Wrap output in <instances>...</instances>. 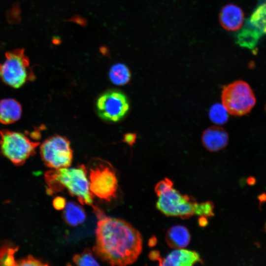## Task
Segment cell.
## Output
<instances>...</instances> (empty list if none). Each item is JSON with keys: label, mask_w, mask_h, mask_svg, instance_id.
I'll list each match as a JSON object with an SVG mask.
<instances>
[{"label": "cell", "mask_w": 266, "mask_h": 266, "mask_svg": "<svg viewBox=\"0 0 266 266\" xmlns=\"http://www.w3.org/2000/svg\"><path fill=\"white\" fill-rule=\"evenodd\" d=\"M149 259L153 261H158V262L161 259L160 253L157 251H152L149 255Z\"/></svg>", "instance_id": "obj_27"}, {"label": "cell", "mask_w": 266, "mask_h": 266, "mask_svg": "<svg viewBox=\"0 0 266 266\" xmlns=\"http://www.w3.org/2000/svg\"><path fill=\"white\" fill-rule=\"evenodd\" d=\"M244 14L237 5L229 4L224 6L220 13L219 20L221 26L226 30L235 31L242 26Z\"/></svg>", "instance_id": "obj_12"}, {"label": "cell", "mask_w": 266, "mask_h": 266, "mask_svg": "<svg viewBox=\"0 0 266 266\" xmlns=\"http://www.w3.org/2000/svg\"><path fill=\"white\" fill-rule=\"evenodd\" d=\"M197 203L193 197L172 187L158 196L156 207L167 216L187 219L195 215Z\"/></svg>", "instance_id": "obj_8"}, {"label": "cell", "mask_w": 266, "mask_h": 266, "mask_svg": "<svg viewBox=\"0 0 266 266\" xmlns=\"http://www.w3.org/2000/svg\"><path fill=\"white\" fill-rule=\"evenodd\" d=\"M191 235L186 227L175 225L170 228L166 234V241L170 248H184L190 243Z\"/></svg>", "instance_id": "obj_14"}, {"label": "cell", "mask_w": 266, "mask_h": 266, "mask_svg": "<svg viewBox=\"0 0 266 266\" xmlns=\"http://www.w3.org/2000/svg\"><path fill=\"white\" fill-rule=\"evenodd\" d=\"M201 141L203 146L211 152H217L224 148L229 142L227 132L218 126H211L202 133Z\"/></svg>", "instance_id": "obj_11"}, {"label": "cell", "mask_w": 266, "mask_h": 266, "mask_svg": "<svg viewBox=\"0 0 266 266\" xmlns=\"http://www.w3.org/2000/svg\"><path fill=\"white\" fill-rule=\"evenodd\" d=\"M64 209L63 219L70 226H76L83 223L86 220V214L85 210L75 202H68Z\"/></svg>", "instance_id": "obj_15"}, {"label": "cell", "mask_w": 266, "mask_h": 266, "mask_svg": "<svg viewBox=\"0 0 266 266\" xmlns=\"http://www.w3.org/2000/svg\"><path fill=\"white\" fill-rule=\"evenodd\" d=\"M229 113L222 104L216 103L213 105L209 111L211 120L215 124L222 125L228 120Z\"/></svg>", "instance_id": "obj_18"}, {"label": "cell", "mask_w": 266, "mask_h": 266, "mask_svg": "<svg viewBox=\"0 0 266 266\" xmlns=\"http://www.w3.org/2000/svg\"><path fill=\"white\" fill-rule=\"evenodd\" d=\"M71 20L81 26H85L86 25V20L82 17L79 16H74V17L72 18Z\"/></svg>", "instance_id": "obj_26"}, {"label": "cell", "mask_w": 266, "mask_h": 266, "mask_svg": "<svg viewBox=\"0 0 266 266\" xmlns=\"http://www.w3.org/2000/svg\"><path fill=\"white\" fill-rule=\"evenodd\" d=\"M89 188L100 199L110 201L116 198L118 188L116 175L111 164L104 160H93L90 167Z\"/></svg>", "instance_id": "obj_4"}, {"label": "cell", "mask_w": 266, "mask_h": 266, "mask_svg": "<svg viewBox=\"0 0 266 266\" xmlns=\"http://www.w3.org/2000/svg\"><path fill=\"white\" fill-rule=\"evenodd\" d=\"M72 261L77 266H98L96 259L93 256L92 251L87 248L81 253L75 254L72 257Z\"/></svg>", "instance_id": "obj_19"}, {"label": "cell", "mask_w": 266, "mask_h": 266, "mask_svg": "<svg viewBox=\"0 0 266 266\" xmlns=\"http://www.w3.org/2000/svg\"><path fill=\"white\" fill-rule=\"evenodd\" d=\"M34 78L29 59L23 49L6 53L4 61L0 63V79L4 83L17 89Z\"/></svg>", "instance_id": "obj_3"}, {"label": "cell", "mask_w": 266, "mask_h": 266, "mask_svg": "<svg viewBox=\"0 0 266 266\" xmlns=\"http://www.w3.org/2000/svg\"><path fill=\"white\" fill-rule=\"evenodd\" d=\"M136 139V135L134 133H127L124 135L123 141L129 145L132 146Z\"/></svg>", "instance_id": "obj_25"}, {"label": "cell", "mask_w": 266, "mask_h": 266, "mask_svg": "<svg viewBox=\"0 0 266 266\" xmlns=\"http://www.w3.org/2000/svg\"><path fill=\"white\" fill-rule=\"evenodd\" d=\"M221 100L228 113L237 116L249 112L256 101L251 88L242 80L235 81L225 86L222 92Z\"/></svg>", "instance_id": "obj_6"}, {"label": "cell", "mask_w": 266, "mask_h": 266, "mask_svg": "<svg viewBox=\"0 0 266 266\" xmlns=\"http://www.w3.org/2000/svg\"><path fill=\"white\" fill-rule=\"evenodd\" d=\"M142 249L141 233L128 222L105 216L100 218L93 252L102 261L111 266L131 265Z\"/></svg>", "instance_id": "obj_1"}, {"label": "cell", "mask_w": 266, "mask_h": 266, "mask_svg": "<svg viewBox=\"0 0 266 266\" xmlns=\"http://www.w3.org/2000/svg\"><path fill=\"white\" fill-rule=\"evenodd\" d=\"M87 175V170L84 165L53 169L45 174L47 190L53 194L66 188L81 204L92 205L94 195L90 191Z\"/></svg>", "instance_id": "obj_2"}, {"label": "cell", "mask_w": 266, "mask_h": 266, "mask_svg": "<svg viewBox=\"0 0 266 266\" xmlns=\"http://www.w3.org/2000/svg\"><path fill=\"white\" fill-rule=\"evenodd\" d=\"M17 265L19 266H44L46 264H43L40 261L33 258L32 256H28L27 258L19 261Z\"/></svg>", "instance_id": "obj_23"}, {"label": "cell", "mask_w": 266, "mask_h": 266, "mask_svg": "<svg viewBox=\"0 0 266 266\" xmlns=\"http://www.w3.org/2000/svg\"><path fill=\"white\" fill-rule=\"evenodd\" d=\"M108 76L110 80L114 84L121 86L129 82L131 74L127 66L123 63H119L111 66Z\"/></svg>", "instance_id": "obj_16"}, {"label": "cell", "mask_w": 266, "mask_h": 266, "mask_svg": "<svg viewBox=\"0 0 266 266\" xmlns=\"http://www.w3.org/2000/svg\"><path fill=\"white\" fill-rule=\"evenodd\" d=\"M157 243V239L155 237H151L149 241V246H154Z\"/></svg>", "instance_id": "obj_29"}, {"label": "cell", "mask_w": 266, "mask_h": 266, "mask_svg": "<svg viewBox=\"0 0 266 266\" xmlns=\"http://www.w3.org/2000/svg\"><path fill=\"white\" fill-rule=\"evenodd\" d=\"M65 199L61 197H57L53 201V205L54 208L58 210L64 209L66 205Z\"/></svg>", "instance_id": "obj_24"}, {"label": "cell", "mask_w": 266, "mask_h": 266, "mask_svg": "<svg viewBox=\"0 0 266 266\" xmlns=\"http://www.w3.org/2000/svg\"><path fill=\"white\" fill-rule=\"evenodd\" d=\"M159 262L160 266H190L202 261L198 252L181 248L171 251Z\"/></svg>", "instance_id": "obj_10"}, {"label": "cell", "mask_w": 266, "mask_h": 266, "mask_svg": "<svg viewBox=\"0 0 266 266\" xmlns=\"http://www.w3.org/2000/svg\"><path fill=\"white\" fill-rule=\"evenodd\" d=\"M173 186V182L170 179L166 178L157 183L154 190L158 197L162 194L172 188Z\"/></svg>", "instance_id": "obj_22"}, {"label": "cell", "mask_w": 266, "mask_h": 266, "mask_svg": "<svg viewBox=\"0 0 266 266\" xmlns=\"http://www.w3.org/2000/svg\"><path fill=\"white\" fill-rule=\"evenodd\" d=\"M100 51H101V53L103 55H106L108 53V50L104 46L101 47V48L100 49Z\"/></svg>", "instance_id": "obj_30"}, {"label": "cell", "mask_w": 266, "mask_h": 266, "mask_svg": "<svg viewBox=\"0 0 266 266\" xmlns=\"http://www.w3.org/2000/svg\"><path fill=\"white\" fill-rule=\"evenodd\" d=\"M96 106L100 118L106 121L116 122L126 115L130 103L123 92L113 89L101 94L96 101Z\"/></svg>", "instance_id": "obj_9"}, {"label": "cell", "mask_w": 266, "mask_h": 266, "mask_svg": "<svg viewBox=\"0 0 266 266\" xmlns=\"http://www.w3.org/2000/svg\"><path fill=\"white\" fill-rule=\"evenodd\" d=\"M22 112L20 103L11 98L0 100V123L8 125L19 120Z\"/></svg>", "instance_id": "obj_13"}, {"label": "cell", "mask_w": 266, "mask_h": 266, "mask_svg": "<svg viewBox=\"0 0 266 266\" xmlns=\"http://www.w3.org/2000/svg\"></svg>", "instance_id": "obj_31"}, {"label": "cell", "mask_w": 266, "mask_h": 266, "mask_svg": "<svg viewBox=\"0 0 266 266\" xmlns=\"http://www.w3.org/2000/svg\"><path fill=\"white\" fill-rule=\"evenodd\" d=\"M214 204L210 201L198 203L196 204L195 215L206 218L214 216Z\"/></svg>", "instance_id": "obj_20"}, {"label": "cell", "mask_w": 266, "mask_h": 266, "mask_svg": "<svg viewBox=\"0 0 266 266\" xmlns=\"http://www.w3.org/2000/svg\"><path fill=\"white\" fill-rule=\"evenodd\" d=\"M40 155L44 164L53 169L69 167L73 151L69 141L65 136L55 135L48 137L40 146Z\"/></svg>", "instance_id": "obj_7"}, {"label": "cell", "mask_w": 266, "mask_h": 266, "mask_svg": "<svg viewBox=\"0 0 266 266\" xmlns=\"http://www.w3.org/2000/svg\"><path fill=\"white\" fill-rule=\"evenodd\" d=\"M206 217H203V216H200L199 218V223L200 226H205L206 224H207V221L206 219Z\"/></svg>", "instance_id": "obj_28"}, {"label": "cell", "mask_w": 266, "mask_h": 266, "mask_svg": "<svg viewBox=\"0 0 266 266\" xmlns=\"http://www.w3.org/2000/svg\"><path fill=\"white\" fill-rule=\"evenodd\" d=\"M249 22L262 33L266 34V3L261 4L255 9Z\"/></svg>", "instance_id": "obj_17"}, {"label": "cell", "mask_w": 266, "mask_h": 266, "mask_svg": "<svg viewBox=\"0 0 266 266\" xmlns=\"http://www.w3.org/2000/svg\"><path fill=\"white\" fill-rule=\"evenodd\" d=\"M15 251L16 249L8 247L0 250V265H17L13 257Z\"/></svg>", "instance_id": "obj_21"}, {"label": "cell", "mask_w": 266, "mask_h": 266, "mask_svg": "<svg viewBox=\"0 0 266 266\" xmlns=\"http://www.w3.org/2000/svg\"></svg>", "instance_id": "obj_32"}, {"label": "cell", "mask_w": 266, "mask_h": 266, "mask_svg": "<svg viewBox=\"0 0 266 266\" xmlns=\"http://www.w3.org/2000/svg\"><path fill=\"white\" fill-rule=\"evenodd\" d=\"M40 143L32 140L22 133L0 131V149L2 154L16 166L23 165L35 154Z\"/></svg>", "instance_id": "obj_5"}]
</instances>
